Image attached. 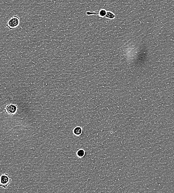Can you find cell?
Listing matches in <instances>:
<instances>
[{
    "label": "cell",
    "mask_w": 174,
    "mask_h": 193,
    "mask_svg": "<svg viewBox=\"0 0 174 193\" xmlns=\"http://www.w3.org/2000/svg\"><path fill=\"white\" fill-rule=\"evenodd\" d=\"M12 180V176L7 173L2 174L0 177V187L6 189Z\"/></svg>",
    "instance_id": "1"
},
{
    "label": "cell",
    "mask_w": 174,
    "mask_h": 193,
    "mask_svg": "<svg viewBox=\"0 0 174 193\" xmlns=\"http://www.w3.org/2000/svg\"><path fill=\"white\" fill-rule=\"evenodd\" d=\"M18 109V105L13 104L7 103L4 105V111L6 114L11 116L15 115Z\"/></svg>",
    "instance_id": "2"
},
{
    "label": "cell",
    "mask_w": 174,
    "mask_h": 193,
    "mask_svg": "<svg viewBox=\"0 0 174 193\" xmlns=\"http://www.w3.org/2000/svg\"><path fill=\"white\" fill-rule=\"evenodd\" d=\"M20 24V18L17 15L12 17L6 24L7 27L10 30H13L18 27Z\"/></svg>",
    "instance_id": "3"
},
{
    "label": "cell",
    "mask_w": 174,
    "mask_h": 193,
    "mask_svg": "<svg viewBox=\"0 0 174 193\" xmlns=\"http://www.w3.org/2000/svg\"><path fill=\"white\" fill-rule=\"evenodd\" d=\"M107 12V11L106 9H101L98 11L86 12V14L88 16L98 15L99 17L102 18H104L105 16L106 15Z\"/></svg>",
    "instance_id": "4"
},
{
    "label": "cell",
    "mask_w": 174,
    "mask_h": 193,
    "mask_svg": "<svg viewBox=\"0 0 174 193\" xmlns=\"http://www.w3.org/2000/svg\"><path fill=\"white\" fill-rule=\"evenodd\" d=\"M72 132L75 136L76 137H80L83 134V130L82 127L78 126L74 128Z\"/></svg>",
    "instance_id": "5"
},
{
    "label": "cell",
    "mask_w": 174,
    "mask_h": 193,
    "mask_svg": "<svg viewBox=\"0 0 174 193\" xmlns=\"http://www.w3.org/2000/svg\"><path fill=\"white\" fill-rule=\"evenodd\" d=\"M76 155L77 157L79 158H84L86 155V152L85 150L83 149H79L76 152Z\"/></svg>",
    "instance_id": "6"
},
{
    "label": "cell",
    "mask_w": 174,
    "mask_h": 193,
    "mask_svg": "<svg viewBox=\"0 0 174 193\" xmlns=\"http://www.w3.org/2000/svg\"><path fill=\"white\" fill-rule=\"evenodd\" d=\"M117 17L116 15L110 11H107L106 16L104 18H108L110 19H115Z\"/></svg>",
    "instance_id": "7"
}]
</instances>
